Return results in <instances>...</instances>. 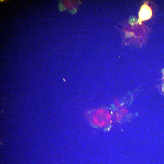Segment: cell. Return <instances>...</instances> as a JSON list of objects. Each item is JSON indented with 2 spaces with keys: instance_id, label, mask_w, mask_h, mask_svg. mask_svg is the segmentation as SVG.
Segmentation results:
<instances>
[{
  "instance_id": "6da1fadb",
  "label": "cell",
  "mask_w": 164,
  "mask_h": 164,
  "mask_svg": "<svg viewBox=\"0 0 164 164\" xmlns=\"http://www.w3.org/2000/svg\"><path fill=\"white\" fill-rule=\"evenodd\" d=\"M152 14L151 8L147 4L144 3L141 7L139 12L138 22H140L149 19L151 18Z\"/></svg>"
},
{
  "instance_id": "7a4b0ae2",
  "label": "cell",
  "mask_w": 164,
  "mask_h": 164,
  "mask_svg": "<svg viewBox=\"0 0 164 164\" xmlns=\"http://www.w3.org/2000/svg\"></svg>"
}]
</instances>
